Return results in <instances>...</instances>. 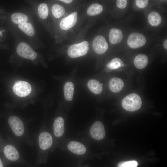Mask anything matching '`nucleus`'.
Returning a JSON list of instances; mask_svg holds the SVG:
<instances>
[{"label":"nucleus","instance_id":"obj_1","mask_svg":"<svg viewBox=\"0 0 167 167\" xmlns=\"http://www.w3.org/2000/svg\"><path fill=\"white\" fill-rule=\"evenodd\" d=\"M142 101L140 96L137 94L131 93L125 97L122 100V105L126 110L134 112L141 107Z\"/></svg>","mask_w":167,"mask_h":167},{"label":"nucleus","instance_id":"obj_2","mask_svg":"<svg viewBox=\"0 0 167 167\" xmlns=\"http://www.w3.org/2000/svg\"><path fill=\"white\" fill-rule=\"evenodd\" d=\"M87 41L71 45L68 49V54L72 58L84 56L87 54L89 49Z\"/></svg>","mask_w":167,"mask_h":167},{"label":"nucleus","instance_id":"obj_3","mask_svg":"<svg viewBox=\"0 0 167 167\" xmlns=\"http://www.w3.org/2000/svg\"><path fill=\"white\" fill-rule=\"evenodd\" d=\"M14 93L17 96L24 97L28 95L31 91V87L27 82L24 81H16L13 86Z\"/></svg>","mask_w":167,"mask_h":167},{"label":"nucleus","instance_id":"obj_4","mask_svg":"<svg viewBox=\"0 0 167 167\" xmlns=\"http://www.w3.org/2000/svg\"><path fill=\"white\" fill-rule=\"evenodd\" d=\"M18 54L22 57L33 60L37 57L36 53L28 44L21 42L18 45L16 48Z\"/></svg>","mask_w":167,"mask_h":167},{"label":"nucleus","instance_id":"obj_5","mask_svg":"<svg viewBox=\"0 0 167 167\" xmlns=\"http://www.w3.org/2000/svg\"><path fill=\"white\" fill-rule=\"evenodd\" d=\"M146 42L145 37L142 34L134 32L128 36L127 43L129 46L132 49H136L144 45Z\"/></svg>","mask_w":167,"mask_h":167},{"label":"nucleus","instance_id":"obj_6","mask_svg":"<svg viewBox=\"0 0 167 167\" xmlns=\"http://www.w3.org/2000/svg\"><path fill=\"white\" fill-rule=\"evenodd\" d=\"M8 123L13 133L16 136H21L24 132V126L22 121L18 117L12 116L8 119Z\"/></svg>","mask_w":167,"mask_h":167},{"label":"nucleus","instance_id":"obj_7","mask_svg":"<svg viewBox=\"0 0 167 167\" xmlns=\"http://www.w3.org/2000/svg\"><path fill=\"white\" fill-rule=\"evenodd\" d=\"M90 134L91 136L96 140H99L104 138L105 132L102 123L100 121L95 122L90 128Z\"/></svg>","mask_w":167,"mask_h":167},{"label":"nucleus","instance_id":"obj_8","mask_svg":"<svg viewBox=\"0 0 167 167\" xmlns=\"http://www.w3.org/2000/svg\"><path fill=\"white\" fill-rule=\"evenodd\" d=\"M94 51L98 54H104L108 49V45L104 37L101 35L96 36L92 42Z\"/></svg>","mask_w":167,"mask_h":167},{"label":"nucleus","instance_id":"obj_9","mask_svg":"<svg viewBox=\"0 0 167 167\" xmlns=\"http://www.w3.org/2000/svg\"><path fill=\"white\" fill-rule=\"evenodd\" d=\"M77 12H75L62 19L60 24V28L64 30L72 28L77 21Z\"/></svg>","mask_w":167,"mask_h":167},{"label":"nucleus","instance_id":"obj_10","mask_svg":"<svg viewBox=\"0 0 167 167\" xmlns=\"http://www.w3.org/2000/svg\"><path fill=\"white\" fill-rule=\"evenodd\" d=\"M53 139L51 135L48 132H44L40 135L39 144L40 148L43 150H47L51 146Z\"/></svg>","mask_w":167,"mask_h":167},{"label":"nucleus","instance_id":"obj_11","mask_svg":"<svg viewBox=\"0 0 167 167\" xmlns=\"http://www.w3.org/2000/svg\"><path fill=\"white\" fill-rule=\"evenodd\" d=\"M3 152L6 157L10 161H15L19 158L18 152L12 145H8L5 146Z\"/></svg>","mask_w":167,"mask_h":167},{"label":"nucleus","instance_id":"obj_12","mask_svg":"<svg viewBox=\"0 0 167 167\" xmlns=\"http://www.w3.org/2000/svg\"><path fill=\"white\" fill-rule=\"evenodd\" d=\"M67 148L71 152L78 155H83L86 152L85 146L78 142L72 141L68 144Z\"/></svg>","mask_w":167,"mask_h":167},{"label":"nucleus","instance_id":"obj_13","mask_svg":"<svg viewBox=\"0 0 167 167\" xmlns=\"http://www.w3.org/2000/svg\"><path fill=\"white\" fill-rule=\"evenodd\" d=\"M64 119L61 117L57 118L54 123V133L55 136L60 137L62 136L64 132Z\"/></svg>","mask_w":167,"mask_h":167},{"label":"nucleus","instance_id":"obj_14","mask_svg":"<svg viewBox=\"0 0 167 167\" xmlns=\"http://www.w3.org/2000/svg\"><path fill=\"white\" fill-rule=\"evenodd\" d=\"M109 84L110 90L114 93H117L121 91L124 86L122 80L117 77L112 78L109 80Z\"/></svg>","mask_w":167,"mask_h":167},{"label":"nucleus","instance_id":"obj_15","mask_svg":"<svg viewBox=\"0 0 167 167\" xmlns=\"http://www.w3.org/2000/svg\"><path fill=\"white\" fill-rule=\"evenodd\" d=\"M122 38V33L120 30L115 28L111 29L109 32V39L111 44H115L119 43Z\"/></svg>","mask_w":167,"mask_h":167},{"label":"nucleus","instance_id":"obj_16","mask_svg":"<svg viewBox=\"0 0 167 167\" xmlns=\"http://www.w3.org/2000/svg\"><path fill=\"white\" fill-rule=\"evenodd\" d=\"M148 58L145 54H140L137 55L134 58V63L138 69H142L145 68L148 63Z\"/></svg>","mask_w":167,"mask_h":167},{"label":"nucleus","instance_id":"obj_17","mask_svg":"<svg viewBox=\"0 0 167 167\" xmlns=\"http://www.w3.org/2000/svg\"><path fill=\"white\" fill-rule=\"evenodd\" d=\"M88 86L89 90L93 93L99 94L102 91V87L98 81L94 79L90 80L88 83Z\"/></svg>","mask_w":167,"mask_h":167},{"label":"nucleus","instance_id":"obj_18","mask_svg":"<svg viewBox=\"0 0 167 167\" xmlns=\"http://www.w3.org/2000/svg\"><path fill=\"white\" fill-rule=\"evenodd\" d=\"M64 92L65 99L68 101L72 100L74 92V85L71 82L66 83L64 86Z\"/></svg>","mask_w":167,"mask_h":167},{"label":"nucleus","instance_id":"obj_19","mask_svg":"<svg viewBox=\"0 0 167 167\" xmlns=\"http://www.w3.org/2000/svg\"><path fill=\"white\" fill-rule=\"evenodd\" d=\"M148 20L149 23L152 26H156L159 25L161 21V17L157 12L153 11L148 15Z\"/></svg>","mask_w":167,"mask_h":167},{"label":"nucleus","instance_id":"obj_20","mask_svg":"<svg viewBox=\"0 0 167 167\" xmlns=\"http://www.w3.org/2000/svg\"><path fill=\"white\" fill-rule=\"evenodd\" d=\"M12 21L16 24H20L27 22L28 20V17L25 14L20 13H15L11 15Z\"/></svg>","mask_w":167,"mask_h":167},{"label":"nucleus","instance_id":"obj_21","mask_svg":"<svg viewBox=\"0 0 167 167\" xmlns=\"http://www.w3.org/2000/svg\"><path fill=\"white\" fill-rule=\"evenodd\" d=\"M103 11V7L100 4L94 3L91 5L88 8L87 13L90 16H95L100 14Z\"/></svg>","mask_w":167,"mask_h":167},{"label":"nucleus","instance_id":"obj_22","mask_svg":"<svg viewBox=\"0 0 167 167\" xmlns=\"http://www.w3.org/2000/svg\"><path fill=\"white\" fill-rule=\"evenodd\" d=\"M18 27L23 32L29 36H32L35 31L32 24L28 22H25L18 25Z\"/></svg>","mask_w":167,"mask_h":167},{"label":"nucleus","instance_id":"obj_23","mask_svg":"<svg viewBox=\"0 0 167 167\" xmlns=\"http://www.w3.org/2000/svg\"><path fill=\"white\" fill-rule=\"evenodd\" d=\"M52 12L54 16L57 18L62 17L64 14L65 10L62 6L55 4L52 8Z\"/></svg>","mask_w":167,"mask_h":167},{"label":"nucleus","instance_id":"obj_24","mask_svg":"<svg viewBox=\"0 0 167 167\" xmlns=\"http://www.w3.org/2000/svg\"><path fill=\"white\" fill-rule=\"evenodd\" d=\"M38 15L41 19H46L49 13V9L47 5L45 3L40 4L38 7Z\"/></svg>","mask_w":167,"mask_h":167},{"label":"nucleus","instance_id":"obj_25","mask_svg":"<svg viewBox=\"0 0 167 167\" xmlns=\"http://www.w3.org/2000/svg\"><path fill=\"white\" fill-rule=\"evenodd\" d=\"M124 65L122 61L119 58H115L113 59L110 62L107 64V66L111 69H116Z\"/></svg>","mask_w":167,"mask_h":167},{"label":"nucleus","instance_id":"obj_26","mask_svg":"<svg viewBox=\"0 0 167 167\" xmlns=\"http://www.w3.org/2000/svg\"><path fill=\"white\" fill-rule=\"evenodd\" d=\"M137 165V161H131L120 162L118 164L117 167H136Z\"/></svg>","mask_w":167,"mask_h":167},{"label":"nucleus","instance_id":"obj_27","mask_svg":"<svg viewBox=\"0 0 167 167\" xmlns=\"http://www.w3.org/2000/svg\"><path fill=\"white\" fill-rule=\"evenodd\" d=\"M135 3L136 5L138 7L143 8L147 6L148 3V1L146 0H136L135 1Z\"/></svg>","mask_w":167,"mask_h":167},{"label":"nucleus","instance_id":"obj_28","mask_svg":"<svg viewBox=\"0 0 167 167\" xmlns=\"http://www.w3.org/2000/svg\"><path fill=\"white\" fill-rule=\"evenodd\" d=\"M127 1L126 0H118L116 1L117 7L120 9L125 8L127 5Z\"/></svg>","mask_w":167,"mask_h":167},{"label":"nucleus","instance_id":"obj_29","mask_svg":"<svg viewBox=\"0 0 167 167\" xmlns=\"http://www.w3.org/2000/svg\"><path fill=\"white\" fill-rule=\"evenodd\" d=\"M61 1H62V2H64L66 3H70L72 2V0H60Z\"/></svg>","mask_w":167,"mask_h":167},{"label":"nucleus","instance_id":"obj_30","mask_svg":"<svg viewBox=\"0 0 167 167\" xmlns=\"http://www.w3.org/2000/svg\"><path fill=\"white\" fill-rule=\"evenodd\" d=\"M167 40L166 39L164 42L163 46L164 48L166 49H167Z\"/></svg>","mask_w":167,"mask_h":167},{"label":"nucleus","instance_id":"obj_31","mask_svg":"<svg viewBox=\"0 0 167 167\" xmlns=\"http://www.w3.org/2000/svg\"><path fill=\"white\" fill-rule=\"evenodd\" d=\"M0 167H3L2 163L0 159Z\"/></svg>","mask_w":167,"mask_h":167}]
</instances>
